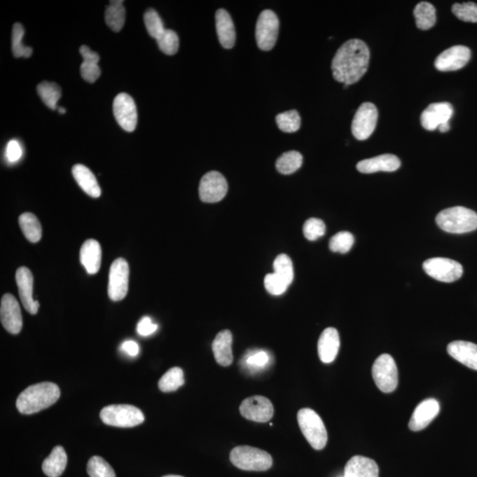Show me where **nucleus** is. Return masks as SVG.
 Wrapping results in <instances>:
<instances>
[{
  "mask_svg": "<svg viewBox=\"0 0 477 477\" xmlns=\"http://www.w3.org/2000/svg\"><path fill=\"white\" fill-rule=\"evenodd\" d=\"M441 410V406L435 399H427L422 401L413 413L408 427L412 431H420L434 420Z\"/></svg>",
  "mask_w": 477,
  "mask_h": 477,
  "instance_id": "obj_19",
  "label": "nucleus"
},
{
  "mask_svg": "<svg viewBox=\"0 0 477 477\" xmlns=\"http://www.w3.org/2000/svg\"><path fill=\"white\" fill-rule=\"evenodd\" d=\"M232 344L233 335L229 330L221 331L213 340L212 351L216 361L223 367H228L233 364Z\"/></svg>",
  "mask_w": 477,
  "mask_h": 477,
  "instance_id": "obj_25",
  "label": "nucleus"
},
{
  "mask_svg": "<svg viewBox=\"0 0 477 477\" xmlns=\"http://www.w3.org/2000/svg\"><path fill=\"white\" fill-rule=\"evenodd\" d=\"M113 114L125 131L133 132L137 127L138 115L133 98L127 93L118 94L113 101Z\"/></svg>",
  "mask_w": 477,
  "mask_h": 477,
  "instance_id": "obj_13",
  "label": "nucleus"
},
{
  "mask_svg": "<svg viewBox=\"0 0 477 477\" xmlns=\"http://www.w3.org/2000/svg\"><path fill=\"white\" fill-rule=\"evenodd\" d=\"M354 243V235L350 232H340L331 237L329 248L333 252L347 253Z\"/></svg>",
  "mask_w": 477,
  "mask_h": 477,
  "instance_id": "obj_40",
  "label": "nucleus"
},
{
  "mask_svg": "<svg viewBox=\"0 0 477 477\" xmlns=\"http://www.w3.org/2000/svg\"><path fill=\"white\" fill-rule=\"evenodd\" d=\"M303 155L300 152L287 151L280 155L276 162L277 172L282 174H292L302 167Z\"/></svg>",
  "mask_w": 477,
  "mask_h": 477,
  "instance_id": "obj_32",
  "label": "nucleus"
},
{
  "mask_svg": "<svg viewBox=\"0 0 477 477\" xmlns=\"http://www.w3.org/2000/svg\"><path fill=\"white\" fill-rule=\"evenodd\" d=\"M243 417L256 422H269L272 418L274 408L272 402L263 396H252L240 406Z\"/></svg>",
  "mask_w": 477,
  "mask_h": 477,
  "instance_id": "obj_14",
  "label": "nucleus"
},
{
  "mask_svg": "<svg viewBox=\"0 0 477 477\" xmlns=\"http://www.w3.org/2000/svg\"><path fill=\"white\" fill-rule=\"evenodd\" d=\"M326 224L319 219H307L303 226V235L309 241L314 242L326 233Z\"/></svg>",
  "mask_w": 477,
  "mask_h": 477,
  "instance_id": "obj_43",
  "label": "nucleus"
},
{
  "mask_svg": "<svg viewBox=\"0 0 477 477\" xmlns=\"http://www.w3.org/2000/svg\"><path fill=\"white\" fill-rule=\"evenodd\" d=\"M163 477H184V476H175V475H169V476H165Z\"/></svg>",
  "mask_w": 477,
  "mask_h": 477,
  "instance_id": "obj_53",
  "label": "nucleus"
},
{
  "mask_svg": "<svg viewBox=\"0 0 477 477\" xmlns=\"http://www.w3.org/2000/svg\"><path fill=\"white\" fill-rule=\"evenodd\" d=\"M265 289L272 296H282L289 289V285L275 273H270L265 277Z\"/></svg>",
  "mask_w": 477,
  "mask_h": 477,
  "instance_id": "obj_44",
  "label": "nucleus"
},
{
  "mask_svg": "<svg viewBox=\"0 0 477 477\" xmlns=\"http://www.w3.org/2000/svg\"><path fill=\"white\" fill-rule=\"evenodd\" d=\"M60 390L57 385L43 382L25 389L16 401V407L23 415H32L53 406L59 400Z\"/></svg>",
  "mask_w": 477,
  "mask_h": 477,
  "instance_id": "obj_2",
  "label": "nucleus"
},
{
  "mask_svg": "<svg viewBox=\"0 0 477 477\" xmlns=\"http://www.w3.org/2000/svg\"><path fill=\"white\" fill-rule=\"evenodd\" d=\"M372 377L381 392L390 394L398 387V370L390 354H381L372 367Z\"/></svg>",
  "mask_w": 477,
  "mask_h": 477,
  "instance_id": "obj_7",
  "label": "nucleus"
},
{
  "mask_svg": "<svg viewBox=\"0 0 477 477\" xmlns=\"http://www.w3.org/2000/svg\"><path fill=\"white\" fill-rule=\"evenodd\" d=\"M378 113L375 104L366 102L358 108L352 121V134L357 140L364 141L371 137L377 126Z\"/></svg>",
  "mask_w": 477,
  "mask_h": 477,
  "instance_id": "obj_10",
  "label": "nucleus"
},
{
  "mask_svg": "<svg viewBox=\"0 0 477 477\" xmlns=\"http://www.w3.org/2000/svg\"><path fill=\"white\" fill-rule=\"evenodd\" d=\"M87 471L90 477H116L109 463L99 456H94L90 459Z\"/></svg>",
  "mask_w": 477,
  "mask_h": 477,
  "instance_id": "obj_39",
  "label": "nucleus"
},
{
  "mask_svg": "<svg viewBox=\"0 0 477 477\" xmlns=\"http://www.w3.org/2000/svg\"><path fill=\"white\" fill-rule=\"evenodd\" d=\"M104 424L114 427L131 428L144 422V413L131 405H111L100 412Z\"/></svg>",
  "mask_w": 477,
  "mask_h": 477,
  "instance_id": "obj_6",
  "label": "nucleus"
},
{
  "mask_svg": "<svg viewBox=\"0 0 477 477\" xmlns=\"http://www.w3.org/2000/svg\"><path fill=\"white\" fill-rule=\"evenodd\" d=\"M298 424L307 441L314 450L326 448L328 435L322 419L310 408H303L298 412Z\"/></svg>",
  "mask_w": 477,
  "mask_h": 477,
  "instance_id": "obj_5",
  "label": "nucleus"
},
{
  "mask_svg": "<svg viewBox=\"0 0 477 477\" xmlns=\"http://www.w3.org/2000/svg\"><path fill=\"white\" fill-rule=\"evenodd\" d=\"M436 222L446 233H469L477 229V213L472 209L457 206L443 209L436 216Z\"/></svg>",
  "mask_w": 477,
  "mask_h": 477,
  "instance_id": "obj_3",
  "label": "nucleus"
},
{
  "mask_svg": "<svg viewBox=\"0 0 477 477\" xmlns=\"http://www.w3.org/2000/svg\"><path fill=\"white\" fill-rule=\"evenodd\" d=\"M279 21L272 10H265L258 17L256 27L257 46L262 50H272L279 35Z\"/></svg>",
  "mask_w": 477,
  "mask_h": 477,
  "instance_id": "obj_8",
  "label": "nucleus"
},
{
  "mask_svg": "<svg viewBox=\"0 0 477 477\" xmlns=\"http://www.w3.org/2000/svg\"><path fill=\"white\" fill-rule=\"evenodd\" d=\"M380 469L373 459L364 456H354L345 466L344 477H378Z\"/></svg>",
  "mask_w": 477,
  "mask_h": 477,
  "instance_id": "obj_24",
  "label": "nucleus"
},
{
  "mask_svg": "<svg viewBox=\"0 0 477 477\" xmlns=\"http://www.w3.org/2000/svg\"><path fill=\"white\" fill-rule=\"evenodd\" d=\"M0 319L2 326L8 333L18 334L22 329L21 309L16 298L13 294L6 293L1 299L0 305Z\"/></svg>",
  "mask_w": 477,
  "mask_h": 477,
  "instance_id": "obj_15",
  "label": "nucleus"
},
{
  "mask_svg": "<svg viewBox=\"0 0 477 477\" xmlns=\"http://www.w3.org/2000/svg\"><path fill=\"white\" fill-rule=\"evenodd\" d=\"M158 330L157 324L152 322V320L148 317H144L141 318L137 324V333L141 336L147 337L153 334Z\"/></svg>",
  "mask_w": 477,
  "mask_h": 477,
  "instance_id": "obj_48",
  "label": "nucleus"
},
{
  "mask_svg": "<svg viewBox=\"0 0 477 477\" xmlns=\"http://www.w3.org/2000/svg\"><path fill=\"white\" fill-rule=\"evenodd\" d=\"M270 360L268 354L265 351H254L246 358L247 364L253 368L265 367Z\"/></svg>",
  "mask_w": 477,
  "mask_h": 477,
  "instance_id": "obj_46",
  "label": "nucleus"
},
{
  "mask_svg": "<svg viewBox=\"0 0 477 477\" xmlns=\"http://www.w3.org/2000/svg\"><path fill=\"white\" fill-rule=\"evenodd\" d=\"M370 50L360 39H351L343 43L331 62V71L337 82L352 85L359 82L367 72Z\"/></svg>",
  "mask_w": 477,
  "mask_h": 477,
  "instance_id": "obj_1",
  "label": "nucleus"
},
{
  "mask_svg": "<svg viewBox=\"0 0 477 477\" xmlns=\"http://www.w3.org/2000/svg\"><path fill=\"white\" fill-rule=\"evenodd\" d=\"M37 93L46 106L55 110L57 101L62 97V90L55 83L43 82L37 86Z\"/></svg>",
  "mask_w": 477,
  "mask_h": 477,
  "instance_id": "obj_34",
  "label": "nucleus"
},
{
  "mask_svg": "<svg viewBox=\"0 0 477 477\" xmlns=\"http://www.w3.org/2000/svg\"><path fill=\"white\" fill-rule=\"evenodd\" d=\"M401 162L397 155L385 154L364 159L357 164V170L361 174H374L378 172H395L401 167Z\"/></svg>",
  "mask_w": 477,
  "mask_h": 477,
  "instance_id": "obj_20",
  "label": "nucleus"
},
{
  "mask_svg": "<svg viewBox=\"0 0 477 477\" xmlns=\"http://www.w3.org/2000/svg\"><path fill=\"white\" fill-rule=\"evenodd\" d=\"M228 191V184L221 172H207L199 185V196L205 202H218L224 199Z\"/></svg>",
  "mask_w": 477,
  "mask_h": 477,
  "instance_id": "obj_12",
  "label": "nucleus"
},
{
  "mask_svg": "<svg viewBox=\"0 0 477 477\" xmlns=\"http://www.w3.org/2000/svg\"><path fill=\"white\" fill-rule=\"evenodd\" d=\"M22 148L18 141H10L6 148V158L10 163H15L22 158Z\"/></svg>",
  "mask_w": 477,
  "mask_h": 477,
  "instance_id": "obj_47",
  "label": "nucleus"
},
{
  "mask_svg": "<svg viewBox=\"0 0 477 477\" xmlns=\"http://www.w3.org/2000/svg\"><path fill=\"white\" fill-rule=\"evenodd\" d=\"M216 29L219 43L225 49H232L235 46L236 33L231 16L225 9L216 12Z\"/></svg>",
  "mask_w": 477,
  "mask_h": 477,
  "instance_id": "obj_23",
  "label": "nucleus"
},
{
  "mask_svg": "<svg viewBox=\"0 0 477 477\" xmlns=\"http://www.w3.org/2000/svg\"><path fill=\"white\" fill-rule=\"evenodd\" d=\"M448 352L453 359L466 367L477 371V345L469 341H453L448 345Z\"/></svg>",
  "mask_w": 477,
  "mask_h": 477,
  "instance_id": "obj_22",
  "label": "nucleus"
},
{
  "mask_svg": "<svg viewBox=\"0 0 477 477\" xmlns=\"http://www.w3.org/2000/svg\"><path fill=\"white\" fill-rule=\"evenodd\" d=\"M276 123L280 130L285 133H294L300 127V114L296 110L285 111L277 115Z\"/></svg>",
  "mask_w": 477,
  "mask_h": 477,
  "instance_id": "obj_36",
  "label": "nucleus"
},
{
  "mask_svg": "<svg viewBox=\"0 0 477 477\" xmlns=\"http://www.w3.org/2000/svg\"><path fill=\"white\" fill-rule=\"evenodd\" d=\"M73 176L78 185L87 195L97 198L101 195V188L93 172L83 165H76L73 167Z\"/></svg>",
  "mask_w": 477,
  "mask_h": 477,
  "instance_id": "obj_27",
  "label": "nucleus"
},
{
  "mask_svg": "<svg viewBox=\"0 0 477 477\" xmlns=\"http://www.w3.org/2000/svg\"><path fill=\"white\" fill-rule=\"evenodd\" d=\"M155 40H157L159 49L167 55L171 56L177 53L179 46H180V40L174 30L165 29Z\"/></svg>",
  "mask_w": 477,
  "mask_h": 477,
  "instance_id": "obj_38",
  "label": "nucleus"
},
{
  "mask_svg": "<svg viewBox=\"0 0 477 477\" xmlns=\"http://www.w3.org/2000/svg\"><path fill=\"white\" fill-rule=\"evenodd\" d=\"M15 279L23 307L29 313L36 314L40 305L33 298L34 279L32 272L27 267H21L17 270Z\"/></svg>",
  "mask_w": 477,
  "mask_h": 477,
  "instance_id": "obj_18",
  "label": "nucleus"
},
{
  "mask_svg": "<svg viewBox=\"0 0 477 477\" xmlns=\"http://www.w3.org/2000/svg\"><path fill=\"white\" fill-rule=\"evenodd\" d=\"M67 464V456L62 446L54 448L50 455L43 463V473L49 477H59L65 471Z\"/></svg>",
  "mask_w": 477,
  "mask_h": 477,
  "instance_id": "obj_28",
  "label": "nucleus"
},
{
  "mask_svg": "<svg viewBox=\"0 0 477 477\" xmlns=\"http://www.w3.org/2000/svg\"><path fill=\"white\" fill-rule=\"evenodd\" d=\"M450 130V123H445V124H442L441 126H439L438 130L441 132V133H445V132H448Z\"/></svg>",
  "mask_w": 477,
  "mask_h": 477,
  "instance_id": "obj_51",
  "label": "nucleus"
},
{
  "mask_svg": "<svg viewBox=\"0 0 477 477\" xmlns=\"http://www.w3.org/2000/svg\"><path fill=\"white\" fill-rule=\"evenodd\" d=\"M185 383L184 371L181 368L174 367L165 372L158 381V387L164 392L178 390Z\"/></svg>",
  "mask_w": 477,
  "mask_h": 477,
  "instance_id": "obj_33",
  "label": "nucleus"
},
{
  "mask_svg": "<svg viewBox=\"0 0 477 477\" xmlns=\"http://www.w3.org/2000/svg\"><path fill=\"white\" fill-rule=\"evenodd\" d=\"M66 111H66L65 108H63V107L59 108V113H60L64 114V113H66Z\"/></svg>",
  "mask_w": 477,
  "mask_h": 477,
  "instance_id": "obj_52",
  "label": "nucleus"
},
{
  "mask_svg": "<svg viewBox=\"0 0 477 477\" xmlns=\"http://www.w3.org/2000/svg\"><path fill=\"white\" fill-rule=\"evenodd\" d=\"M274 273L284 280L287 285L292 284L294 277L292 260L285 254L277 256L273 263Z\"/></svg>",
  "mask_w": 477,
  "mask_h": 477,
  "instance_id": "obj_35",
  "label": "nucleus"
},
{
  "mask_svg": "<svg viewBox=\"0 0 477 477\" xmlns=\"http://www.w3.org/2000/svg\"><path fill=\"white\" fill-rule=\"evenodd\" d=\"M80 259L88 273H97L102 261V249L99 242L93 239L84 242L81 249Z\"/></svg>",
  "mask_w": 477,
  "mask_h": 477,
  "instance_id": "obj_26",
  "label": "nucleus"
},
{
  "mask_svg": "<svg viewBox=\"0 0 477 477\" xmlns=\"http://www.w3.org/2000/svg\"><path fill=\"white\" fill-rule=\"evenodd\" d=\"M123 1H111L106 10V22L108 27L114 32H120L125 25L126 11L123 6Z\"/></svg>",
  "mask_w": 477,
  "mask_h": 477,
  "instance_id": "obj_31",
  "label": "nucleus"
},
{
  "mask_svg": "<svg viewBox=\"0 0 477 477\" xmlns=\"http://www.w3.org/2000/svg\"><path fill=\"white\" fill-rule=\"evenodd\" d=\"M416 26L422 30L431 29L436 25V15L434 6L429 2H420L414 10Z\"/></svg>",
  "mask_w": 477,
  "mask_h": 477,
  "instance_id": "obj_30",
  "label": "nucleus"
},
{
  "mask_svg": "<svg viewBox=\"0 0 477 477\" xmlns=\"http://www.w3.org/2000/svg\"><path fill=\"white\" fill-rule=\"evenodd\" d=\"M471 50L464 46H455L444 50L435 60L436 69L449 72L462 69L469 62Z\"/></svg>",
  "mask_w": 477,
  "mask_h": 477,
  "instance_id": "obj_16",
  "label": "nucleus"
},
{
  "mask_svg": "<svg viewBox=\"0 0 477 477\" xmlns=\"http://www.w3.org/2000/svg\"><path fill=\"white\" fill-rule=\"evenodd\" d=\"M81 74L84 80L88 83H95L99 78L101 70L98 67V63L83 62L81 65Z\"/></svg>",
  "mask_w": 477,
  "mask_h": 477,
  "instance_id": "obj_45",
  "label": "nucleus"
},
{
  "mask_svg": "<svg viewBox=\"0 0 477 477\" xmlns=\"http://www.w3.org/2000/svg\"><path fill=\"white\" fill-rule=\"evenodd\" d=\"M422 267L429 276L441 282H455L461 279L463 274L461 263L444 257L426 260Z\"/></svg>",
  "mask_w": 477,
  "mask_h": 477,
  "instance_id": "obj_9",
  "label": "nucleus"
},
{
  "mask_svg": "<svg viewBox=\"0 0 477 477\" xmlns=\"http://www.w3.org/2000/svg\"><path fill=\"white\" fill-rule=\"evenodd\" d=\"M452 13L457 18L463 22L477 23V5L468 2L452 6Z\"/></svg>",
  "mask_w": 477,
  "mask_h": 477,
  "instance_id": "obj_42",
  "label": "nucleus"
},
{
  "mask_svg": "<svg viewBox=\"0 0 477 477\" xmlns=\"http://www.w3.org/2000/svg\"><path fill=\"white\" fill-rule=\"evenodd\" d=\"M80 53L83 57V62H99V55L91 50L87 46H81Z\"/></svg>",
  "mask_w": 477,
  "mask_h": 477,
  "instance_id": "obj_49",
  "label": "nucleus"
},
{
  "mask_svg": "<svg viewBox=\"0 0 477 477\" xmlns=\"http://www.w3.org/2000/svg\"><path fill=\"white\" fill-rule=\"evenodd\" d=\"M453 114L452 104L448 102L429 104L421 115V123L426 130H438L442 124L449 123Z\"/></svg>",
  "mask_w": 477,
  "mask_h": 477,
  "instance_id": "obj_17",
  "label": "nucleus"
},
{
  "mask_svg": "<svg viewBox=\"0 0 477 477\" xmlns=\"http://www.w3.org/2000/svg\"><path fill=\"white\" fill-rule=\"evenodd\" d=\"M23 235L30 242L36 243L42 238V226L39 219L32 213H23L19 218Z\"/></svg>",
  "mask_w": 477,
  "mask_h": 477,
  "instance_id": "obj_29",
  "label": "nucleus"
},
{
  "mask_svg": "<svg viewBox=\"0 0 477 477\" xmlns=\"http://www.w3.org/2000/svg\"><path fill=\"white\" fill-rule=\"evenodd\" d=\"M25 29L21 23H15L13 25L12 33V50L13 56L15 57H29L32 55L33 50L29 46H25L22 43V39L25 36Z\"/></svg>",
  "mask_w": 477,
  "mask_h": 477,
  "instance_id": "obj_37",
  "label": "nucleus"
},
{
  "mask_svg": "<svg viewBox=\"0 0 477 477\" xmlns=\"http://www.w3.org/2000/svg\"><path fill=\"white\" fill-rule=\"evenodd\" d=\"M120 350L125 352L130 357H137L140 351V347L139 345L133 340H127L121 345Z\"/></svg>",
  "mask_w": 477,
  "mask_h": 477,
  "instance_id": "obj_50",
  "label": "nucleus"
},
{
  "mask_svg": "<svg viewBox=\"0 0 477 477\" xmlns=\"http://www.w3.org/2000/svg\"><path fill=\"white\" fill-rule=\"evenodd\" d=\"M340 340L339 331L335 328H327L321 334L318 340L317 350L320 360L324 364H331L339 353Z\"/></svg>",
  "mask_w": 477,
  "mask_h": 477,
  "instance_id": "obj_21",
  "label": "nucleus"
},
{
  "mask_svg": "<svg viewBox=\"0 0 477 477\" xmlns=\"http://www.w3.org/2000/svg\"><path fill=\"white\" fill-rule=\"evenodd\" d=\"M230 459L236 468L246 471H266L272 466L270 453L248 445L233 448L230 453Z\"/></svg>",
  "mask_w": 477,
  "mask_h": 477,
  "instance_id": "obj_4",
  "label": "nucleus"
},
{
  "mask_svg": "<svg viewBox=\"0 0 477 477\" xmlns=\"http://www.w3.org/2000/svg\"><path fill=\"white\" fill-rule=\"evenodd\" d=\"M144 19L148 33L153 39H157L165 32V29L163 22H162L160 16L158 15V13L154 9L147 10L146 13H144Z\"/></svg>",
  "mask_w": 477,
  "mask_h": 477,
  "instance_id": "obj_41",
  "label": "nucleus"
},
{
  "mask_svg": "<svg viewBox=\"0 0 477 477\" xmlns=\"http://www.w3.org/2000/svg\"><path fill=\"white\" fill-rule=\"evenodd\" d=\"M130 282V266L124 258L115 260L111 266L108 294L113 302H120L127 296Z\"/></svg>",
  "mask_w": 477,
  "mask_h": 477,
  "instance_id": "obj_11",
  "label": "nucleus"
}]
</instances>
